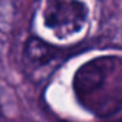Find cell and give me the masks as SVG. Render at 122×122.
Segmentation results:
<instances>
[{"label":"cell","mask_w":122,"mask_h":122,"mask_svg":"<svg viewBox=\"0 0 122 122\" xmlns=\"http://www.w3.org/2000/svg\"><path fill=\"white\" fill-rule=\"evenodd\" d=\"M59 55L60 53L55 46L47 45L37 37H30L25 46V59L29 66H46Z\"/></svg>","instance_id":"cell-3"},{"label":"cell","mask_w":122,"mask_h":122,"mask_svg":"<svg viewBox=\"0 0 122 122\" xmlns=\"http://www.w3.org/2000/svg\"><path fill=\"white\" fill-rule=\"evenodd\" d=\"M79 103L96 116H111L122 109V57L102 56L82 65L73 78Z\"/></svg>","instance_id":"cell-1"},{"label":"cell","mask_w":122,"mask_h":122,"mask_svg":"<svg viewBox=\"0 0 122 122\" xmlns=\"http://www.w3.org/2000/svg\"><path fill=\"white\" fill-rule=\"evenodd\" d=\"M42 16L49 30L59 39H68L86 27L89 9L82 0H46Z\"/></svg>","instance_id":"cell-2"}]
</instances>
